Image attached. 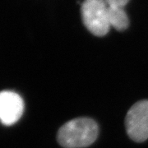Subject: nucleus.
<instances>
[{"instance_id":"f257e3e1","label":"nucleus","mask_w":148,"mask_h":148,"mask_svg":"<svg viewBox=\"0 0 148 148\" xmlns=\"http://www.w3.org/2000/svg\"><path fill=\"white\" fill-rule=\"evenodd\" d=\"M98 137V125L90 118H77L64 123L58 132V143L64 148L89 147Z\"/></svg>"},{"instance_id":"f03ea898","label":"nucleus","mask_w":148,"mask_h":148,"mask_svg":"<svg viewBox=\"0 0 148 148\" xmlns=\"http://www.w3.org/2000/svg\"><path fill=\"white\" fill-rule=\"evenodd\" d=\"M82 21L86 29L96 36H104L110 24L105 0H84L81 7Z\"/></svg>"},{"instance_id":"7ed1b4c3","label":"nucleus","mask_w":148,"mask_h":148,"mask_svg":"<svg viewBox=\"0 0 148 148\" xmlns=\"http://www.w3.org/2000/svg\"><path fill=\"white\" fill-rule=\"evenodd\" d=\"M128 137L136 143L148 138V101L137 102L130 108L125 119Z\"/></svg>"},{"instance_id":"20e7f679","label":"nucleus","mask_w":148,"mask_h":148,"mask_svg":"<svg viewBox=\"0 0 148 148\" xmlns=\"http://www.w3.org/2000/svg\"><path fill=\"white\" fill-rule=\"evenodd\" d=\"M24 111V102L14 91L0 92V121L4 125H12L21 119Z\"/></svg>"},{"instance_id":"39448f33","label":"nucleus","mask_w":148,"mask_h":148,"mask_svg":"<svg viewBox=\"0 0 148 148\" xmlns=\"http://www.w3.org/2000/svg\"><path fill=\"white\" fill-rule=\"evenodd\" d=\"M108 16L110 27H114L117 31H124L129 24V20L124 8H109Z\"/></svg>"},{"instance_id":"423d86ee","label":"nucleus","mask_w":148,"mask_h":148,"mask_svg":"<svg viewBox=\"0 0 148 148\" xmlns=\"http://www.w3.org/2000/svg\"><path fill=\"white\" fill-rule=\"evenodd\" d=\"M109 8H124L129 0H105Z\"/></svg>"}]
</instances>
